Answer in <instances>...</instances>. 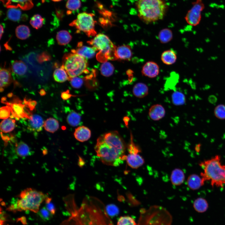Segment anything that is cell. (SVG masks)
Returning <instances> with one entry per match:
<instances>
[{
	"label": "cell",
	"instance_id": "6da1fadb",
	"mask_svg": "<svg viewBox=\"0 0 225 225\" xmlns=\"http://www.w3.org/2000/svg\"><path fill=\"white\" fill-rule=\"evenodd\" d=\"M126 148L125 143L118 132L113 131L98 138L95 150L103 163L117 166L126 160Z\"/></svg>",
	"mask_w": 225,
	"mask_h": 225
},
{
	"label": "cell",
	"instance_id": "7a4b0ae2",
	"mask_svg": "<svg viewBox=\"0 0 225 225\" xmlns=\"http://www.w3.org/2000/svg\"><path fill=\"white\" fill-rule=\"evenodd\" d=\"M220 156L216 155L201 162L199 165L203 170L200 176L203 182L210 181L212 188H223L225 185V165L222 164Z\"/></svg>",
	"mask_w": 225,
	"mask_h": 225
},
{
	"label": "cell",
	"instance_id": "3957f363",
	"mask_svg": "<svg viewBox=\"0 0 225 225\" xmlns=\"http://www.w3.org/2000/svg\"><path fill=\"white\" fill-rule=\"evenodd\" d=\"M136 6L138 17L147 24L162 19L167 8L162 0H138Z\"/></svg>",
	"mask_w": 225,
	"mask_h": 225
},
{
	"label": "cell",
	"instance_id": "277c9868",
	"mask_svg": "<svg viewBox=\"0 0 225 225\" xmlns=\"http://www.w3.org/2000/svg\"><path fill=\"white\" fill-rule=\"evenodd\" d=\"M47 197L41 191L31 188H27L21 192L19 198L12 204L8 209L14 212L29 210L37 213L41 204Z\"/></svg>",
	"mask_w": 225,
	"mask_h": 225
},
{
	"label": "cell",
	"instance_id": "5b68a950",
	"mask_svg": "<svg viewBox=\"0 0 225 225\" xmlns=\"http://www.w3.org/2000/svg\"><path fill=\"white\" fill-rule=\"evenodd\" d=\"M88 43L98 51L96 58L99 61L104 62L108 59H118L116 55L117 47L106 35L102 33L96 35Z\"/></svg>",
	"mask_w": 225,
	"mask_h": 225
},
{
	"label": "cell",
	"instance_id": "8992f818",
	"mask_svg": "<svg viewBox=\"0 0 225 225\" xmlns=\"http://www.w3.org/2000/svg\"><path fill=\"white\" fill-rule=\"evenodd\" d=\"M138 225H170L171 215L163 208L153 206L140 217Z\"/></svg>",
	"mask_w": 225,
	"mask_h": 225
},
{
	"label": "cell",
	"instance_id": "52a82bcc",
	"mask_svg": "<svg viewBox=\"0 0 225 225\" xmlns=\"http://www.w3.org/2000/svg\"><path fill=\"white\" fill-rule=\"evenodd\" d=\"M62 65L70 79L88 72V63L86 58L72 52L64 55Z\"/></svg>",
	"mask_w": 225,
	"mask_h": 225
},
{
	"label": "cell",
	"instance_id": "ba28073f",
	"mask_svg": "<svg viewBox=\"0 0 225 225\" xmlns=\"http://www.w3.org/2000/svg\"><path fill=\"white\" fill-rule=\"evenodd\" d=\"M94 14L92 13L86 12L80 13L69 25L84 32L88 37L95 36L97 34L95 28L96 21L94 20Z\"/></svg>",
	"mask_w": 225,
	"mask_h": 225
},
{
	"label": "cell",
	"instance_id": "9c48e42d",
	"mask_svg": "<svg viewBox=\"0 0 225 225\" xmlns=\"http://www.w3.org/2000/svg\"><path fill=\"white\" fill-rule=\"evenodd\" d=\"M192 7L188 12L185 19L189 25L196 26L200 22L201 13L204 8V5L202 0H196L192 3Z\"/></svg>",
	"mask_w": 225,
	"mask_h": 225
},
{
	"label": "cell",
	"instance_id": "30bf717a",
	"mask_svg": "<svg viewBox=\"0 0 225 225\" xmlns=\"http://www.w3.org/2000/svg\"><path fill=\"white\" fill-rule=\"evenodd\" d=\"M3 5L8 8H19L23 10L31 9L33 6L32 0H1Z\"/></svg>",
	"mask_w": 225,
	"mask_h": 225
},
{
	"label": "cell",
	"instance_id": "8fae6325",
	"mask_svg": "<svg viewBox=\"0 0 225 225\" xmlns=\"http://www.w3.org/2000/svg\"><path fill=\"white\" fill-rule=\"evenodd\" d=\"M141 73L145 77L151 78H155L159 73V66L153 61L147 62L143 66Z\"/></svg>",
	"mask_w": 225,
	"mask_h": 225
},
{
	"label": "cell",
	"instance_id": "7c38bea8",
	"mask_svg": "<svg viewBox=\"0 0 225 225\" xmlns=\"http://www.w3.org/2000/svg\"><path fill=\"white\" fill-rule=\"evenodd\" d=\"M96 51L92 47L83 45L82 42H78L76 49L72 50V52L76 53L85 58H90L95 55Z\"/></svg>",
	"mask_w": 225,
	"mask_h": 225
},
{
	"label": "cell",
	"instance_id": "4fadbf2b",
	"mask_svg": "<svg viewBox=\"0 0 225 225\" xmlns=\"http://www.w3.org/2000/svg\"><path fill=\"white\" fill-rule=\"evenodd\" d=\"M149 116L152 120L156 121L163 118L165 115V110L163 106L160 104L152 106L148 111Z\"/></svg>",
	"mask_w": 225,
	"mask_h": 225
},
{
	"label": "cell",
	"instance_id": "5bb4252c",
	"mask_svg": "<svg viewBox=\"0 0 225 225\" xmlns=\"http://www.w3.org/2000/svg\"><path fill=\"white\" fill-rule=\"evenodd\" d=\"M116 55L118 59L127 61L130 60L133 55L130 46L128 45L117 47Z\"/></svg>",
	"mask_w": 225,
	"mask_h": 225
},
{
	"label": "cell",
	"instance_id": "9a60e30c",
	"mask_svg": "<svg viewBox=\"0 0 225 225\" xmlns=\"http://www.w3.org/2000/svg\"><path fill=\"white\" fill-rule=\"evenodd\" d=\"M6 104L10 107L11 112L14 117L17 118L25 117L29 118V117L25 112L24 105L20 102H7Z\"/></svg>",
	"mask_w": 225,
	"mask_h": 225
},
{
	"label": "cell",
	"instance_id": "2e32d148",
	"mask_svg": "<svg viewBox=\"0 0 225 225\" xmlns=\"http://www.w3.org/2000/svg\"><path fill=\"white\" fill-rule=\"evenodd\" d=\"M126 160L128 165L134 169L139 168L144 163L143 158L138 153H129Z\"/></svg>",
	"mask_w": 225,
	"mask_h": 225
},
{
	"label": "cell",
	"instance_id": "e0dca14e",
	"mask_svg": "<svg viewBox=\"0 0 225 225\" xmlns=\"http://www.w3.org/2000/svg\"><path fill=\"white\" fill-rule=\"evenodd\" d=\"M11 71L15 75L23 76L25 75L27 71V67L25 63L21 60H16L11 62Z\"/></svg>",
	"mask_w": 225,
	"mask_h": 225
},
{
	"label": "cell",
	"instance_id": "ac0fdd59",
	"mask_svg": "<svg viewBox=\"0 0 225 225\" xmlns=\"http://www.w3.org/2000/svg\"><path fill=\"white\" fill-rule=\"evenodd\" d=\"M28 126L30 129L37 132L40 131L43 126V120L40 116L34 114L29 118Z\"/></svg>",
	"mask_w": 225,
	"mask_h": 225
},
{
	"label": "cell",
	"instance_id": "d6986e66",
	"mask_svg": "<svg viewBox=\"0 0 225 225\" xmlns=\"http://www.w3.org/2000/svg\"><path fill=\"white\" fill-rule=\"evenodd\" d=\"M74 135L77 140L84 142L90 138L91 136V132L88 128L85 126H79L75 129Z\"/></svg>",
	"mask_w": 225,
	"mask_h": 225
},
{
	"label": "cell",
	"instance_id": "ffe728a7",
	"mask_svg": "<svg viewBox=\"0 0 225 225\" xmlns=\"http://www.w3.org/2000/svg\"><path fill=\"white\" fill-rule=\"evenodd\" d=\"M0 91L3 88L9 85L12 81L10 69L5 68H1L0 71Z\"/></svg>",
	"mask_w": 225,
	"mask_h": 225
},
{
	"label": "cell",
	"instance_id": "44dd1931",
	"mask_svg": "<svg viewBox=\"0 0 225 225\" xmlns=\"http://www.w3.org/2000/svg\"><path fill=\"white\" fill-rule=\"evenodd\" d=\"M188 187L191 190H197L204 185L201 176L196 174H192L189 175L187 180Z\"/></svg>",
	"mask_w": 225,
	"mask_h": 225
},
{
	"label": "cell",
	"instance_id": "7402d4cb",
	"mask_svg": "<svg viewBox=\"0 0 225 225\" xmlns=\"http://www.w3.org/2000/svg\"><path fill=\"white\" fill-rule=\"evenodd\" d=\"M132 92L136 97L139 98H142L148 95V88L145 83L138 82L133 86Z\"/></svg>",
	"mask_w": 225,
	"mask_h": 225
},
{
	"label": "cell",
	"instance_id": "603a6c76",
	"mask_svg": "<svg viewBox=\"0 0 225 225\" xmlns=\"http://www.w3.org/2000/svg\"><path fill=\"white\" fill-rule=\"evenodd\" d=\"M185 178L184 173L181 169L176 168L172 171L170 180L173 185L176 186L181 185L184 181Z\"/></svg>",
	"mask_w": 225,
	"mask_h": 225
},
{
	"label": "cell",
	"instance_id": "cb8c5ba5",
	"mask_svg": "<svg viewBox=\"0 0 225 225\" xmlns=\"http://www.w3.org/2000/svg\"><path fill=\"white\" fill-rule=\"evenodd\" d=\"M162 62L167 65H171L176 61L177 56L176 52L173 50H168L164 51L161 57Z\"/></svg>",
	"mask_w": 225,
	"mask_h": 225
},
{
	"label": "cell",
	"instance_id": "d4e9b609",
	"mask_svg": "<svg viewBox=\"0 0 225 225\" xmlns=\"http://www.w3.org/2000/svg\"><path fill=\"white\" fill-rule=\"evenodd\" d=\"M7 15L9 20L14 22L21 20L25 21L27 18L26 15H22L21 11L17 8H9L7 11Z\"/></svg>",
	"mask_w": 225,
	"mask_h": 225
},
{
	"label": "cell",
	"instance_id": "484cf974",
	"mask_svg": "<svg viewBox=\"0 0 225 225\" xmlns=\"http://www.w3.org/2000/svg\"><path fill=\"white\" fill-rule=\"evenodd\" d=\"M53 75L54 79L58 82H63L70 80L67 72L62 65L56 68Z\"/></svg>",
	"mask_w": 225,
	"mask_h": 225
},
{
	"label": "cell",
	"instance_id": "4316f807",
	"mask_svg": "<svg viewBox=\"0 0 225 225\" xmlns=\"http://www.w3.org/2000/svg\"><path fill=\"white\" fill-rule=\"evenodd\" d=\"M72 36L67 30H62L58 32L56 36V39L58 44L64 45L68 44L71 41Z\"/></svg>",
	"mask_w": 225,
	"mask_h": 225
},
{
	"label": "cell",
	"instance_id": "83f0119b",
	"mask_svg": "<svg viewBox=\"0 0 225 225\" xmlns=\"http://www.w3.org/2000/svg\"><path fill=\"white\" fill-rule=\"evenodd\" d=\"M15 152L18 156L24 158L30 155L31 152L28 146L23 142H18L16 145Z\"/></svg>",
	"mask_w": 225,
	"mask_h": 225
},
{
	"label": "cell",
	"instance_id": "f1b7e54d",
	"mask_svg": "<svg viewBox=\"0 0 225 225\" xmlns=\"http://www.w3.org/2000/svg\"><path fill=\"white\" fill-rule=\"evenodd\" d=\"M15 34L17 38L19 39L25 40L30 36V30L26 25H20L15 29Z\"/></svg>",
	"mask_w": 225,
	"mask_h": 225
},
{
	"label": "cell",
	"instance_id": "f546056e",
	"mask_svg": "<svg viewBox=\"0 0 225 225\" xmlns=\"http://www.w3.org/2000/svg\"><path fill=\"white\" fill-rule=\"evenodd\" d=\"M208 206L207 200L202 198H197L193 203L194 209L198 212H205L207 210Z\"/></svg>",
	"mask_w": 225,
	"mask_h": 225
},
{
	"label": "cell",
	"instance_id": "4dcf8cb0",
	"mask_svg": "<svg viewBox=\"0 0 225 225\" xmlns=\"http://www.w3.org/2000/svg\"><path fill=\"white\" fill-rule=\"evenodd\" d=\"M158 38L162 43H166L169 42L172 38L173 34L172 31L167 28L161 30L158 34Z\"/></svg>",
	"mask_w": 225,
	"mask_h": 225
},
{
	"label": "cell",
	"instance_id": "1f68e13d",
	"mask_svg": "<svg viewBox=\"0 0 225 225\" xmlns=\"http://www.w3.org/2000/svg\"><path fill=\"white\" fill-rule=\"evenodd\" d=\"M15 121L11 118L5 119L0 123V129L2 132L7 133L12 131L15 128Z\"/></svg>",
	"mask_w": 225,
	"mask_h": 225
},
{
	"label": "cell",
	"instance_id": "d6a6232c",
	"mask_svg": "<svg viewBox=\"0 0 225 225\" xmlns=\"http://www.w3.org/2000/svg\"><path fill=\"white\" fill-rule=\"evenodd\" d=\"M59 126L58 122L55 119L49 118L44 122L43 127L47 131L53 133L56 131Z\"/></svg>",
	"mask_w": 225,
	"mask_h": 225
},
{
	"label": "cell",
	"instance_id": "836d02e7",
	"mask_svg": "<svg viewBox=\"0 0 225 225\" xmlns=\"http://www.w3.org/2000/svg\"><path fill=\"white\" fill-rule=\"evenodd\" d=\"M114 67L111 63L106 62H103L100 67L101 74L105 77L111 76L114 71Z\"/></svg>",
	"mask_w": 225,
	"mask_h": 225
},
{
	"label": "cell",
	"instance_id": "e575fe53",
	"mask_svg": "<svg viewBox=\"0 0 225 225\" xmlns=\"http://www.w3.org/2000/svg\"><path fill=\"white\" fill-rule=\"evenodd\" d=\"M173 103L175 105L184 104L185 102V97L183 94L178 91L174 92L172 95Z\"/></svg>",
	"mask_w": 225,
	"mask_h": 225
},
{
	"label": "cell",
	"instance_id": "d590c367",
	"mask_svg": "<svg viewBox=\"0 0 225 225\" xmlns=\"http://www.w3.org/2000/svg\"><path fill=\"white\" fill-rule=\"evenodd\" d=\"M81 118L80 115L75 112L70 113L67 117L68 123L71 126H76L78 125L81 122Z\"/></svg>",
	"mask_w": 225,
	"mask_h": 225
},
{
	"label": "cell",
	"instance_id": "8d00e7d4",
	"mask_svg": "<svg viewBox=\"0 0 225 225\" xmlns=\"http://www.w3.org/2000/svg\"><path fill=\"white\" fill-rule=\"evenodd\" d=\"M44 19L39 14L34 15L31 19L30 23L34 28L38 29L41 28L43 23Z\"/></svg>",
	"mask_w": 225,
	"mask_h": 225
},
{
	"label": "cell",
	"instance_id": "74e56055",
	"mask_svg": "<svg viewBox=\"0 0 225 225\" xmlns=\"http://www.w3.org/2000/svg\"><path fill=\"white\" fill-rule=\"evenodd\" d=\"M117 225H137V223L132 217L128 216H124L119 218Z\"/></svg>",
	"mask_w": 225,
	"mask_h": 225
},
{
	"label": "cell",
	"instance_id": "f35d334b",
	"mask_svg": "<svg viewBox=\"0 0 225 225\" xmlns=\"http://www.w3.org/2000/svg\"><path fill=\"white\" fill-rule=\"evenodd\" d=\"M81 2L80 0H68L66 7L70 11H75L78 10L81 7Z\"/></svg>",
	"mask_w": 225,
	"mask_h": 225
},
{
	"label": "cell",
	"instance_id": "ab89813d",
	"mask_svg": "<svg viewBox=\"0 0 225 225\" xmlns=\"http://www.w3.org/2000/svg\"><path fill=\"white\" fill-rule=\"evenodd\" d=\"M37 213L40 217L45 221L50 220L53 215L45 207L41 208Z\"/></svg>",
	"mask_w": 225,
	"mask_h": 225
},
{
	"label": "cell",
	"instance_id": "60d3db41",
	"mask_svg": "<svg viewBox=\"0 0 225 225\" xmlns=\"http://www.w3.org/2000/svg\"><path fill=\"white\" fill-rule=\"evenodd\" d=\"M215 116L220 119H225V105L220 104L216 107L214 110Z\"/></svg>",
	"mask_w": 225,
	"mask_h": 225
},
{
	"label": "cell",
	"instance_id": "b9f144b4",
	"mask_svg": "<svg viewBox=\"0 0 225 225\" xmlns=\"http://www.w3.org/2000/svg\"><path fill=\"white\" fill-rule=\"evenodd\" d=\"M51 57L49 54L47 52L44 51L38 54L37 57V60L40 63L50 61Z\"/></svg>",
	"mask_w": 225,
	"mask_h": 225
},
{
	"label": "cell",
	"instance_id": "7bdbcfd3",
	"mask_svg": "<svg viewBox=\"0 0 225 225\" xmlns=\"http://www.w3.org/2000/svg\"><path fill=\"white\" fill-rule=\"evenodd\" d=\"M69 80L71 85L75 88L81 87L83 83V79L77 77L71 78Z\"/></svg>",
	"mask_w": 225,
	"mask_h": 225
},
{
	"label": "cell",
	"instance_id": "ee69618b",
	"mask_svg": "<svg viewBox=\"0 0 225 225\" xmlns=\"http://www.w3.org/2000/svg\"><path fill=\"white\" fill-rule=\"evenodd\" d=\"M106 210L108 214L111 216H115L118 214L119 212L118 208L113 204L108 205L106 207Z\"/></svg>",
	"mask_w": 225,
	"mask_h": 225
},
{
	"label": "cell",
	"instance_id": "f6af8a7d",
	"mask_svg": "<svg viewBox=\"0 0 225 225\" xmlns=\"http://www.w3.org/2000/svg\"><path fill=\"white\" fill-rule=\"evenodd\" d=\"M0 118L5 119L9 117L11 111L9 106L2 107L0 108Z\"/></svg>",
	"mask_w": 225,
	"mask_h": 225
},
{
	"label": "cell",
	"instance_id": "bcb514c9",
	"mask_svg": "<svg viewBox=\"0 0 225 225\" xmlns=\"http://www.w3.org/2000/svg\"><path fill=\"white\" fill-rule=\"evenodd\" d=\"M51 198L47 197L45 200L46 208L52 214H55L56 211L55 207L51 202Z\"/></svg>",
	"mask_w": 225,
	"mask_h": 225
},
{
	"label": "cell",
	"instance_id": "7dc6e473",
	"mask_svg": "<svg viewBox=\"0 0 225 225\" xmlns=\"http://www.w3.org/2000/svg\"><path fill=\"white\" fill-rule=\"evenodd\" d=\"M128 149L129 153H138L140 151L138 147L132 140L128 146Z\"/></svg>",
	"mask_w": 225,
	"mask_h": 225
},
{
	"label": "cell",
	"instance_id": "c3c4849f",
	"mask_svg": "<svg viewBox=\"0 0 225 225\" xmlns=\"http://www.w3.org/2000/svg\"><path fill=\"white\" fill-rule=\"evenodd\" d=\"M208 100L210 103L214 104L217 102V99L214 95H211L208 97Z\"/></svg>",
	"mask_w": 225,
	"mask_h": 225
},
{
	"label": "cell",
	"instance_id": "681fc988",
	"mask_svg": "<svg viewBox=\"0 0 225 225\" xmlns=\"http://www.w3.org/2000/svg\"><path fill=\"white\" fill-rule=\"evenodd\" d=\"M70 97V95L68 94V91L63 92L62 94V97L63 99H68Z\"/></svg>",
	"mask_w": 225,
	"mask_h": 225
},
{
	"label": "cell",
	"instance_id": "f907efd6",
	"mask_svg": "<svg viewBox=\"0 0 225 225\" xmlns=\"http://www.w3.org/2000/svg\"><path fill=\"white\" fill-rule=\"evenodd\" d=\"M201 145L200 144H198L196 145L195 147V150L197 152H199L200 150Z\"/></svg>",
	"mask_w": 225,
	"mask_h": 225
},
{
	"label": "cell",
	"instance_id": "816d5d0a",
	"mask_svg": "<svg viewBox=\"0 0 225 225\" xmlns=\"http://www.w3.org/2000/svg\"><path fill=\"white\" fill-rule=\"evenodd\" d=\"M0 39H1L2 38V35L3 34V33L4 32V28H3V26L1 25H0Z\"/></svg>",
	"mask_w": 225,
	"mask_h": 225
},
{
	"label": "cell",
	"instance_id": "f5cc1de1",
	"mask_svg": "<svg viewBox=\"0 0 225 225\" xmlns=\"http://www.w3.org/2000/svg\"><path fill=\"white\" fill-rule=\"evenodd\" d=\"M52 0V1H54V2H59V1H61L62 0Z\"/></svg>",
	"mask_w": 225,
	"mask_h": 225
}]
</instances>
